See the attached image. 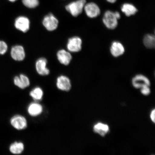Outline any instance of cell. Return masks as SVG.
<instances>
[{
    "label": "cell",
    "instance_id": "6da1fadb",
    "mask_svg": "<svg viewBox=\"0 0 155 155\" xmlns=\"http://www.w3.org/2000/svg\"><path fill=\"white\" fill-rule=\"evenodd\" d=\"M86 3V0H78L66 6L65 9L73 16L77 17L82 12Z\"/></svg>",
    "mask_w": 155,
    "mask_h": 155
},
{
    "label": "cell",
    "instance_id": "7a4b0ae2",
    "mask_svg": "<svg viewBox=\"0 0 155 155\" xmlns=\"http://www.w3.org/2000/svg\"><path fill=\"white\" fill-rule=\"evenodd\" d=\"M118 20L115 12L109 11L106 12L103 18L104 24L107 28L110 29H114L117 27Z\"/></svg>",
    "mask_w": 155,
    "mask_h": 155
},
{
    "label": "cell",
    "instance_id": "3957f363",
    "mask_svg": "<svg viewBox=\"0 0 155 155\" xmlns=\"http://www.w3.org/2000/svg\"><path fill=\"white\" fill-rule=\"evenodd\" d=\"M10 122L11 125L17 130H23L28 127L26 119L24 116L21 115H17L13 116Z\"/></svg>",
    "mask_w": 155,
    "mask_h": 155
},
{
    "label": "cell",
    "instance_id": "277c9868",
    "mask_svg": "<svg viewBox=\"0 0 155 155\" xmlns=\"http://www.w3.org/2000/svg\"><path fill=\"white\" fill-rule=\"evenodd\" d=\"M42 23L48 30L53 31L57 28L59 22L53 14L50 13L44 17Z\"/></svg>",
    "mask_w": 155,
    "mask_h": 155
},
{
    "label": "cell",
    "instance_id": "5b68a950",
    "mask_svg": "<svg viewBox=\"0 0 155 155\" xmlns=\"http://www.w3.org/2000/svg\"><path fill=\"white\" fill-rule=\"evenodd\" d=\"M82 41L78 37L70 38L68 41L67 48L69 51L75 53L80 51L82 48Z\"/></svg>",
    "mask_w": 155,
    "mask_h": 155
},
{
    "label": "cell",
    "instance_id": "8992f818",
    "mask_svg": "<svg viewBox=\"0 0 155 155\" xmlns=\"http://www.w3.org/2000/svg\"><path fill=\"white\" fill-rule=\"evenodd\" d=\"M15 26L18 30L23 32H26L30 28V21L26 17L19 16L15 19Z\"/></svg>",
    "mask_w": 155,
    "mask_h": 155
},
{
    "label": "cell",
    "instance_id": "52a82bcc",
    "mask_svg": "<svg viewBox=\"0 0 155 155\" xmlns=\"http://www.w3.org/2000/svg\"><path fill=\"white\" fill-rule=\"evenodd\" d=\"M56 85L59 90L63 91L68 92L71 88L70 80L64 75H61L58 78Z\"/></svg>",
    "mask_w": 155,
    "mask_h": 155
},
{
    "label": "cell",
    "instance_id": "ba28073f",
    "mask_svg": "<svg viewBox=\"0 0 155 155\" xmlns=\"http://www.w3.org/2000/svg\"><path fill=\"white\" fill-rule=\"evenodd\" d=\"M84 9L87 16L91 18H96L100 13V8L96 4L94 3L85 5Z\"/></svg>",
    "mask_w": 155,
    "mask_h": 155
},
{
    "label": "cell",
    "instance_id": "9c48e42d",
    "mask_svg": "<svg viewBox=\"0 0 155 155\" xmlns=\"http://www.w3.org/2000/svg\"><path fill=\"white\" fill-rule=\"evenodd\" d=\"M47 61L45 58H40L36 63V68L39 74L42 76H45L49 74L50 71L47 66Z\"/></svg>",
    "mask_w": 155,
    "mask_h": 155
},
{
    "label": "cell",
    "instance_id": "30bf717a",
    "mask_svg": "<svg viewBox=\"0 0 155 155\" xmlns=\"http://www.w3.org/2000/svg\"><path fill=\"white\" fill-rule=\"evenodd\" d=\"M132 84L135 88L139 89L145 86H150V82L147 77L139 74L137 75L133 79Z\"/></svg>",
    "mask_w": 155,
    "mask_h": 155
},
{
    "label": "cell",
    "instance_id": "8fae6325",
    "mask_svg": "<svg viewBox=\"0 0 155 155\" xmlns=\"http://www.w3.org/2000/svg\"><path fill=\"white\" fill-rule=\"evenodd\" d=\"M11 54L12 58L15 61H23L25 57V53L24 48L20 45H16L12 48Z\"/></svg>",
    "mask_w": 155,
    "mask_h": 155
},
{
    "label": "cell",
    "instance_id": "7c38bea8",
    "mask_svg": "<svg viewBox=\"0 0 155 155\" xmlns=\"http://www.w3.org/2000/svg\"><path fill=\"white\" fill-rule=\"evenodd\" d=\"M14 84L18 88L25 89L30 86V83L28 78L24 74H21L14 78Z\"/></svg>",
    "mask_w": 155,
    "mask_h": 155
},
{
    "label": "cell",
    "instance_id": "4fadbf2b",
    "mask_svg": "<svg viewBox=\"0 0 155 155\" xmlns=\"http://www.w3.org/2000/svg\"><path fill=\"white\" fill-rule=\"evenodd\" d=\"M43 107L37 102H32L29 104L28 108V113L32 117H36L43 112Z\"/></svg>",
    "mask_w": 155,
    "mask_h": 155
},
{
    "label": "cell",
    "instance_id": "5bb4252c",
    "mask_svg": "<svg viewBox=\"0 0 155 155\" xmlns=\"http://www.w3.org/2000/svg\"><path fill=\"white\" fill-rule=\"evenodd\" d=\"M57 56L60 63L65 65H69L72 59L71 54L65 50H61L58 51Z\"/></svg>",
    "mask_w": 155,
    "mask_h": 155
},
{
    "label": "cell",
    "instance_id": "9a60e30c",
    "mask_svg": "<svg viewBox=\"0 0 155 155\" xmlns=\"http://www.w3.org/2000/svg\"><path fill=\"white\" fill-rule=\"evenodd\" d=\"M110 51L114 57H117L123 55L125 52V48L120 42L114 41L111 45Z\"/></svg>",
    "mask_w": 155,
    "mask_h": 155
},
{
    "label": "cell",
    "instance_id": "2e32d148",
    "mask_svg": "<svg viewBox=\"0 0 155 155\" xmlns=\"http://www.w3.org/2000/svg\"><path fill=\"white\" fill-rule=\"evenodd\" d=\"M24 143L15 141L10 145L9 150L13 154H20L24 152Z\"/></svg>",
    "mask_w": 155,
    "mask_h": 155
},
{
    "label": "cell",
    "instance_id": "e0dca14e",
    "mask_svg": "<svg viewBox=\"0 0 155 155\" xmlns=\"http://www.w3.org/2000/svg\"><path fill=\"white\" fill-rule=\"evenodd\" d=\"M94 132L102 137H104L109 132V127L106 124L98 123L94 125Z\"/></svg>",
    "mask_w": 155,
    "mask_h": 155
},
{
    "label": "cell",
    "instance_id": "ac0fdd59",
    "mask_svg": "<svg viewBox=\"0 0 155 155\" xmlns=\"http://www.w3.org/2000/svg\"><path fill=\"white\" fill-rule=\"evenodd\" d=\"M121 11L126 16L129 17L134 15L137 12V10L134 5L131 4L125 3L121 7Z\"/></svg>",
    "mask_w": 155,
    "mask_h": 155
},
{
    "label": "cell",
    "instance_id": "d6986e66",
    "mask_svg": "<svg viewBox=\"0 0 155 155\" xmlns=\"http://www.w3.org/2000/svg\"><path fill=\"white\" fill-rule=\"evenodd\" d=\"M30 95L35 101H40L43 98V91L40 87H36L30 91Z\"/></svg>",
    "mask_w": 155,
    "mask_h": 155
},
{
    "label": "cell",
    "instance_id": "ffe728a7",
    "mask_svg": "<svg viewBox=\"0 0 155 155\" xmlns=\"http://www.w3.org/2000/svg\"><path fill=\"white\" fill-rule=\"evenodd\" d=\"M143 42L144 45L148 48H154L155 45V38L153 35L148 34L144 37Z\"/></svg>",
    "mask_w": 155,
    "mask_h": 155
},
{
    "label": "cell",
    "instance_id": "44dd1931",
    "mask_svg": "<svg viewBox=\"0 0 155 155\" xmlns=\"http://www.w3.org/2000/svg\"><path fill=\"white\" fill-rule=\"evenodd\" d=\"M23 4L28 8H35L39 5L38 0H22Z\"/></svg>",
    "mask_w": 155,
    "mask_h": 155
},
{
    "label": "cell",
    "instance_id": "7402d4cb",
    "mask_svg": "<svg viewBox=\"0 0 155 155\" xmlns=\"http://www.w3.org/2000/svg\"><path fill=\"white\" fill-rule=\"evenodd\" d=\"M8 49V46L6 43L3 41H0V54L3 55L6 53Z\"/></svg>",
    "mask_w": 155,
    "mask_h": 155
},
{
    "label": "cell",
    "instance_id": "603a6c76",
    "mask_svg": "<svg viewBox=\"0 0 155 155\" xmlns=\"http://www.w3.org/2000/svg\"><path fill=\"white\" fill-rule=\"evenodd\" d=\"M150 86H145L142 87L141 89V92L144 95H148L150 94Z\"/></svg>",
    "mask_w": 155,
    "mask_h": 155
},
{
    "label": "cell",
    "instance_id": "cb8c5ba5",
    "mask_svg": "<svg viewBox=\"0 0 155 155\" xmlns=\"http://www.w3.org/2000/svg\"><path fill=\"white\" fill-rule=\"evenodd\" d=\"M155 109L153 110L151 112L150 114V117L152 121L153 122V123H155Z\"/></svg>",
    "mask_w": 155,
    "mask_h": 155
},
{
    "label": "cell",
    "instance_id": "d4e9b609",
    "mask_svg": "<svg viewBox=\"0 0 155 155\" xmlns=\"http://www.w3.org/2000/svg\"><path fill=\"white\" fill-rule=\"evenodd\" d=\"M108 2L111 3H114L117 1V0H107Z\"/></svg>",
    "mask_w": 155,
    "mask_h": 155
},
{
    "label": "cell",
    "instance_id": "484cf974",
    "mask_svg": "<svg viewBox=\"0 0 155 155\" xmlns=\"http://www.w3.org/2000/svg\"><path fill=\"white\" fill-rule=\"evenodd\" d=\"M9 1L11 2H14L17 1V0H9Z\"/></svg>",
    "mask_w": 155,
    "mask_h": 155
}]
</instances>
